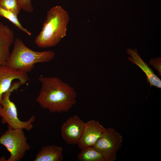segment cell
Segmentation results:
<instances>
[{"label": "cell", "instance_id": "cell-1", "mask_svg": "<svg viewBox=\"0 0 161 161\" xmlns=\"http://www.w3.org/2000/svg\"><path fill=\"white\" fill-rule=\"evenodd\" d=\"M41 86L36 101L52 113L69 111L76 103L77 95L72 87L55 77L41 76Z\"/></svg>", "mask_w": 161, "mask_h": 161}, {"label": "cell", "instance_id": "cell-2", "mask_svg": "<svg viewBox=\"0 0 161 161\" xmlns=\"http://www.w3.org/2000/svg\"><path fill=\"white\" fill-rule=\"evenodd\" d=\"M70 18L66 11L60 5L51 8L47 13L41 31L34 42L39 48L56 46L66 36Z\"/></svg>", "mask_w": 161, "mask_h": 161}, {"label": "cell", "instance_id": "cell-3", "mask_svg": "<svg viewBox=\"0 0 161 161\" xmlns=\"http://www.w3.org/2000/svg\"><path fill=\"white\" fill-rule=\"evenodd\" d=\"M55 55L52 51H33L18 38L14 41V47L7 59L6 66L27 73L32 70L35 64L50 62L54 58Z\"/></svg>", "mask_w": 161, "mask_h": 161}, {"label": "cell", "instance_id": "cell-4", "mask_svg": "<svg viewBox=\"0 0 161 161\" xmlns=\"http://www.w3.org/2000/svg\"><path fill=\"white\" fill-rule=\"evenodd\" d=\"M22 84L19 81L13 82L9 89L3 94L0 101V117L1 118L2 123L7 124L8 127L30 131L33 128L32 123L35 120V116L32 115L27 121H21L18 117L16 106L10 98L11 93L19 88Z\"/></svg>", "mask_w": 161, "mask_h": 161}, {"label": "cell", "instance_id": "cell-5", "mask_svg": "<svg viewBox=\"0 0 161 161\" xmlns=\"http://www.w3.org/2000/svg\"><path fill=\"white\" fill-rule=\"evenodd\" d=\"M8 129L0 137V144L5 147L10 154L6 161H19L30 148L23 129Z\"/></svg>", "mask_w": 161, "mask_h": 161}, {"label": "cell", "instance_id": "cell-6", "mask_svg": "<svg viewBox=\"0 0 161 161\" xmlns=\"http://www.w3.org/2000/svg\"><path fill=\"white\" fill-rule=\"evenodd\" d=\"M123 137L114 129L106 128L93 147L103 157L105 161H114L122 145Z\"/></svg>", "mask_w": 161, "mask_h": 161}, {"label": "cell", "instance_id": "cell-7", "mask_svg": "<svg viewBox=\"0 0 161 161\" xmlns=\"http://www.w3.org/2000/svg\"><path fill=\"white\" fill-rule=\"evenodd\" d=\"M85 123L76 115L69 117L61 127L62 139L68 144H77L82 134Z\"/></svg>", "mask_w": 161, "mask_h": 161}, {"label": "cell", "instance_id": "cell-8", "mask_svg": "<svg viewBox=\"0 0 161 161\" xmlns=\"http://www.w3.org/2000/svg\"><path fill=\"white\" fill-rule=\"evenodd\" d=\"M97 120H90L85 123L81 137L77 144L80 149L93 146L105 130Z\"/></svg>", "mask_w": 161, "mask_h": 161}, {"label": "cell", "instance_id": "cell-9", "mask_svg": "<svg viewBox=\"0 0 161 161\" xmlns=\"http://www.w3.org/2000/svg\"><path fill=\"white\" fill-rule=\"evenodd\" d=\"M15 79L24 84L29 80L30 78L26 73L13 69L6 65L0 66V101L3 94L9 89Z\"/></svg>", "mask_w": 161, "mask_h": 161}, {"label": "cell", "instance_id": "cell-10", "mask_svg": "<svg viewBox=\"0 0 161 161\" xmlns=\"http://www.w3.org/2000/svg\"><path fill=\"white\" fill-rule=\"evenodd\" d=\"M126 52L131 56L128 57V60L138 66L145 73L147 78V82L150 83L151 87L154 86L160 88L161 80L154 74L148 65L141 59L137 52V49H127Z\"/></svg>", "mask_w": 161, "mask_h": 161}, {"label": "cell", "instance_id": "cell-11", "mask_svg": "<svg viewBox=\"0 0 161 161\" xmlns=\"http://www.w3.org/2000/svg\"><path fill=\"white\" fill-rule=\"evenodd\" d=\"M14 39L13 32L7 25L0 22V66L6 65L10 48Z\"/></svg>", "mask_w": 161, "mask_h": 161}, {"label": "cell", "instance_id": "cell-12", "mask_svg": "<svg viewBox=\"0 0 161 161\" xmlns=\"http://www.w3.org/2000/svg\"><path fill=\"white\" fill-rule=\"evenodd\" d=\"M63 149L55 145L43 146L34 161H61L63 159Z\"/></svg>", "mask_w": 161, "mask_h": 161}, {"label": "cell", "instance_id": "cell-13", "mask_svg": "<svg viewBox=\"0 0 161 161\" xmlns=\"http://www.w3.org/2000/svg\"><path fill=\"white\" fill-rule=\"evenodd\" d=\"M77 158L79 161H105L102 155L93 146L81 149Z\"/></svg>", "mask_w": 161, "mask_h": 161}, {"label": "cell", "instance_id": "cell-14", "mask_svg": "<svg viewBox=\"0 0 161 161\" xmlns=\"http://www.w3.org/2000/svg\"><path fill=\"white\" fill-rule=\"evenodd\" d=\"M0 16L8 19L19 30L27 35H31V33L29 31L22 26L18 19L17 16L14 13L4 10L0 7Z\"/></svg>", "mask_w": 161, "mask_h": 161}, {"label": "cell", "instance_id": "cell-15", "mask_svg": "<svg viewBox=\"0 0 161 161\" xmlns=\"http://www.w3.org/2000/svg\"><path fill=\"white\" fill-rule=\"evenodd\" d=\"M0 7L4 10L14 13L17 16L21 9L18 0H0Z\"/></svg>", "mask_w": 161, "mask_h": 161}, {"label": "cell", "instance_id": "cell-16", "mask_svg": "<svg viewBox=\"0 0 161 161\" xmlns=\"http://www.w3.org/2000/svg\"><path fill=\"white\" fill-rule=\"evenodd\" d=\"M18 4L21 9L28 13H31L33 7L31 4V0H18Z\"/></svg>", "mask_w": 161, "mask_h": 161}, {"label": "cell", "instance_id": "cell-17", "mask_svg": "<svg viewBox=\"0 0 161 161\" xmlns=\"http://www.w3.org/2000/svg\"><path fill=\"white\" fill-rule=\"evenodd\" d=\"M161 58H154L150 59L149 63L157 69L159 75H161Z\"/></svg>", "mask_w": 161, "mask_h": 161}]
</instances>
